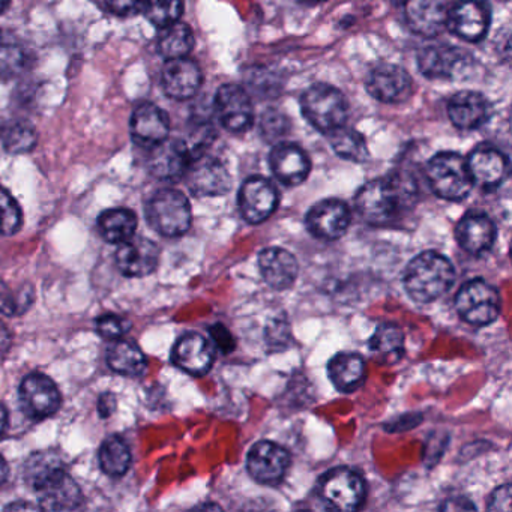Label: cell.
Instances as JSON below:
<instances>
[{
    "instance_id": "obj_7",
    "label": "cell",
    "mask_w": 512,
    "mask_h": 512,
    "mask_svg": "<svg viewBox=\"0 0 512 512\" xmlns=\"http://www.w3.org/2000/svg\"><path fill=\"white\" fill-rule=\"evenodd\" d=\"M458 313L470 325L485 326L493 323L500 313L499 292L484 280L464 284L455 299Z\"/></svg>"
},
{
    "instance_id": "obj_21",
    "label": "cell",
    "mask_w": 512,
    "mask_h": 512,
    "mask_svg": "<svg viewBox=\"0 0 512 512\" xmlns=\"http://www.w3.org/2000/svg\"><path fill=\"white\" fill-rule=\"evenodd\" d=\"M269 163L275 178L287 187L302 184L310 175V158L304 149L293 143H280L275 146Z\"/></svg>"
},
{
    "instance_id": "obj_43",
    "label": "cell",
    "mask_w": 512,
    "mask_h": 512,
    "mask_svg": "<svg viewBox=\"0 0 512 512\" xmlns=\"http://www.w3.org/2000/svg\"><path fill=\"white\" fill-rule=\"evenodd\" d=\"M211 338L214 340L215 346L221 350L223 353H230L235 350V340H233L232 334H230L229 329L226 326L214 325L211 329Z\"/></svg>"
},
{
    "instance_id": "obj_50",
    "label": "cell",
    "mask_w": 512,
    "mask_h": 512,
    "mask_svg": "<svg viewBox=\"0 0 512 512\" xmlns=\"http://www.w3.org/2000/svg\"><path fill=\"white\" fill-rule=\"evenodd\" d=\"M11 0H0V14L5 13L10 7Z\"/></svg>"
},
{
    "instance_id": "obj_38",
    "label": "cell",
    "mask_w": 512,
    "mask_h": 512,
    "mask_svg": "<svg viewBox=\"0 0 512 512\" xmlns=\"http://www.w3.org/2000/svg\"><path fill=\"white\" fill-rule=\"evenodd\" d=\"M34 302V290L31 286L13 290L7 283L0 281V311L7 316H20Z\"/></svg>"
},
{
    "instance_id": "obj_1",
    "label": "cell",
    "mask_w": 512,
    "mask_h": 512,
    "mask_svg": "<svg viewBox=\"0 0 512 512\" xmlns=\"http://www.w3.org/2000/svg\"><path fill=\"white\" fill-rule=\"evenodd\" d=\"M25 479L37 493L41 509L73 511L83 503L82 490L55 452L32 454L25 464Z\"/></svg>"
},
{
    "instance_id": "obj_42",
    "label": "cell",
    "mask_w": 512,
    "mask_h": 512,
    "mask_svg": "<svg viewBox=\"0 0 512 512\" xmlns=\"http://www.w3.org/2000/svg\"><path fill=\"white\" fill-rule=\"evenodd\" d=\"M107 5L118 16L130 17L143 13L148 0H107Z\"/></svg>"
},
{
    "instance_id": "obj_41",
    "label": "cell",
    "mask_w": 512,
    "mask_h": 512,
    "mask_svg": "<svg viewBox=\"0 0 512 512\" xmlns=\"http://www.w3.org/2000/svg\"><path fill=\"white\" fill-rule=\"evenodd\" d=\"M131 322L118 314H104L97 319V331L106 340H118L130 331Z\"/></svg>"
},
{
    "instance_id": "obj_33",
    "label": "cell",
    "mask_w": 512,
    "mask_h": 512,
    "mask_svg": "<svg viewBox=\"0 0 512 512\" xmlns=\"http://www.w3.org/2000/svg\"><path fill=\"white\" fill-rule=\"evenodd\" d=\"M194 47V35L190 26L184 23H173L163 28L158 38V52L167 61L172 59L187 58Z\"/></svg>"
},
{
    "instance_id": "obj_40",
    "label": "cell",
    "mask_w": 512,
    "mask_h": 512,
    "mask_svg": "<svg viewBox=\"0 0 512 512\" xmlns=\"http://www.w3.org/2000/svg\"><path fill=\"white\" fill-rule=\"evenodd\" d=\"M26 53L17 47L0 46V76L13 77L26 68Z\"/></svg>"
},
{
    "instance_id": "obj_6",
    "label": "cell",
    "mask_w": 512,
    "mask_h": 512,
    "mask_svg": "<svg viewBox=\"0 0 512 512\" xmlns=\"http://www.w3.org/2000/svg\"><path fill=\"white\" fill-rule=\"evenodd\" d=\"M146 218L155 232L167 238H176L190 229V202L181 191H158L146 205Z\"/></svg>"
},
{
    "instance_id": "obj_26",
    "label": "cell",
    "mask_w": 512,
    "mask_h": 512,
    "mask_svg": "<svg viewBox=\"0 0 512 512\" xmlns=\"http://www.w3.org/2000/svg\"><path fill=\"white\" fill-rule=\"evenodd\" d=\"M473 184L484 188L499 187L508 176L509 164L505 155L490 146L472 152L466 161Z\"/></svg>"
},
{
    "instance_id": "obj_34",
    "label": "cell",
    "mask_w": 512,
    "mask_h": 512,
    "mask_svg": "<svg viewBox=\"0 0 512 512\" xmlns=\"http://www.w3.org/2000/svg\"><path fill=\"white\" fill-rule=\"evenodd\" d=\"M101 469L109 476L125 475L131 466V451L122 437L110 436L104 440L98 452Z\"/></svg>"
},
{
    "instance_id": "obj_14",
    "label": "cell",
    "mask_w": 512,
    "mask_h": 512,
    "mask_svg": "<svg viewBox=\"0 0 512 512\" xmlns=\"http://www.w3.org/2000/svg\"><path fill=\"white\" fill-rule=\"evenodd\" d=\"M413 83L404 68L382 64L374 68L367 79V92L382 103H403L412 95Z\"/></svg>"
},
{
    "instance_id": "obj_53",
    "label": "cell",
    "mask_w": 512,
    "mask_h": 512,
    "mask_svg": "<svg viewBox=\"0 0 512 512\" xmlns=\"http://www.w3.org/2000/svg\"><path fill=\"white\" fill-rule=\"evenodd\" d=\"M0 130H2V119H0Z\"/></svg>"
},
{
    "instance_id": "obj_27",
    "label": "cell",
    "mask_w": 512,
    "mask_h": 512,
    "mask_svg": "<svg viewBox=\"0 0 512 512\" xmlns=\"http://www.w3.org/2000/svg\"><path fill=\"white\" fill-rule=\"evenodd\" d=\"M259 268L263 280L272 289H289L298 277V262L283 248H266L259 254Z\"/></svg>"
},
{
    "instance_id": "obj_44",
    "label": "cell",
    "mask_w": 512,
    "mask_h": 512,
    "mask_svg": "<svg viewBox=\"0 0 512 512\" xmlns=\"http://www.w3.org/2000/svg\"><path fill=\"white\" fill-rule=\"evenodd\" d=\"M487 508L490 511H511V487L502 485L491 494Z\"/></svg>"
},
{
    "instance_id": "obj_22",
    "label": "cell",
    "mask_w": 512,
    "mask_h": 512,
    "mask_svg": "<svg viewBox=\"0 0 512 512\" xmlns=\"http://www.w3.org/2000/svg\"><path fill=\"white\" fill-rule=\"evenodd\" d=\"M446 14L443 0H404V20L422 37H437L446 28Z\"/></svg>"
},
{
    "instance_id": "obj_46",
    "label": "cell",
    "mask_w": 512,
    "mask_h": 512,
    "mask_svg": "<svg viewBox=\"0 0 512 512\" xmlns=\"http://www.w3.org/2000/svg\"><path fill=\"white\" fill-rule=\"evenodd\" d=\"M458 505H454V500H448L446 505L442 506V509H475V506L466 499H458Z\"/></svg>"
},
{
    "instance_id": "obj_48",
    "label": "cell",
    "mask_w": 512,
    "mask_h": 512,
    "mask_svg": "<svg viewBox=\"0 0 512 512\" xmlns=\"http://www.w3.org/2000/svg\"><path fill=\"white\" fill-rule=\"evenodd\" d=\"M8 424V412L4 404L0 403V434L4 433Z\"/></svg>"
},
{
    "instance_id": "obj_35",
    "label": "cell",
    "mask_w": 512,
    "mask_h": 512,
    "mask_svg": "<svg viewBox=\"0 0 512 512\" xmlns=\"http://www.w3.org/2000/svg\"><path fill=\"white\" fill-rule=\"evenodd\" d=\"M329 137H331V146L335 154L340 155L344 160L364 163L370 157L365 137L353 128L343 125L329 133Z\"/></svg>"
},
{
    "instance_id": "obj_15",
    "label": "cell",
    "mask_w": 512,
    "mask_h": 512,
    "mask_svg": "<svg viewBox=\"0 0 512 512\" xmlns=\"http://www.w3.org/2000/svg\"><path fill=\"white\" fill-rule=\"evenodd\" d=\"M193 154L185 140L169 139L158 143L149 155V172L161 181H175L187 173Z\"/></svg>"
},
{
    "instance_id": "obj_24",
    "label": "cell",
    "mask_w": 512,
    "mask_h": 512,
    "mask_svg": "<svg viewBox=\"0 0 512 512\" xmlns=\"http://www.w3.org/2000/svg\"><path fill=\"white\" fill-rule=\"evenodd\" d=\"M172 359L185 373L203 376L214 364V349L200 334H187L173 347Z\"/></svg>"
},
{
    "instance_id": "obj_9",
    "label": "cell",
    "mask_w": 512,
    "mask_h": 512,
    "mask_svg": "<svg viewBox=\"0 0 512 512\" xmlns=\"http://www.w3.org/2000/svg\"><path fill=\"white\" fill-rule=\"evenodd\" d=\"M421 73L428 79H464L473 65L472 56L457 47L436 44L421 50L418 55Z\"/></svg>"
},
{
    "instance_id": "obj_17",
    "label": "cell",
    "mask_w": 512,
    "mask_h": 512,
    "mask_svg": "<svg viewBox=\"0 0 512 512\" xmlns=\"http://www.w3.org/2000/svg\"><path fill=\"white\" fill-rule=\"evenodd\" d=\"M349 206L337 199L316 203L307 215V227L314 236L326 241L341 238L350 226Z\"/></svg>"
},
{
    "instance_id": "obj_8",
    "label": "cell",
    "mask_w": 512,
    "mask_h": 512,
    "mask_svg": "<svg viewBox=\"0 0 512 512\" xmlns=\"http://www.w3.org/2000/svg\"><path fill=\"white\" fill-rule=\"evenodd\" d=\"M320 497L332 509L355 511L365 500V482L355 470L337 467L323 476Z\"/></svg>"
},
{
    "instance_id": "obj_32",
    "label": "cell",
    "mask_w": 512,
    "mask_h": 512,
    "mask_svg": "<svg viewBox=\"0 0 512 512\" xmlns=\"http://www.w3.org/2000/svg\"><path fill=\"white\" fill-rule=\"evenodd\" d=\"M107 362L116 373L130 377L140 376L146 368L145 353L131 341H116L107 352Z\"/></svg>"
},
{
    "instance_id": "obj_37",
    "label": "cell",
    "mask_w": 512,
    "mask_h": 512,
    "mask_svg": "<svg viewBox=\"0 0 512 512\" xmlns=\"http://www.w3.org/2000/svg\"><path fill=\"white\" fill-rule=\"evenodd\" d=\"M143 13L152 25L158 28H167L179 22L184 13V0H148Z\"/></svg>"
},
{
    "instance_id": "obj_10",
    "label": "cell",
    "mask_w": 512,
    "mask_h": 512,
    "mask_svg": "<svg viewBox=\"0 0 512 512\" xmlns=\"http://www.w3.org/2000/svg\"><path fill=\"white\" fill-rule=\"evenodd\" d=\"M19 398L23 412L34 419H46L55 415L62 401L56 383L43 373H32L23 379Z\"/></svg>"
},
{
    "instance_id": "obj_12",
    "label": "cell",
    "mask_w": 512,
    "mask_h": 512,
    "mask_svg": "<svg viewBox=\"0 0 512 512\" xmlns=\"http://www.w3.org/2000/svg\"><path fill=\"white\" fill-rule=\"evenodd\" d=\"M490 7L482 0H463L446 14V28L461 40L476 43L490 28Z\"/></svg>"
},
{
    "instance_id": "obj_28",
    "label": "cell",
    "mask_w": 512,
    "mask_h": 512,
    "mask_svg": "<svg viewBox=\"0 0 512 512\" xmlns=\"http://www.w3.org/2000/svg\"><path fill=\"white\" fill-rule=\"evenodd\" d=\"M458 244L467 253L481 254L490 250L496 239V226L491 218L479 212H470L461 218L457 227Z\"/></svg>"
},
{
    "instance_id": "obj_51",
    "label": "cell",
    "mask_w": 512,
    "mask_h": 512,
    "mask_svg": "<svg viewBox=\"0 0 512 512\" xmlns=\"http://www.w3.org/2000/svg\"><path fill=\"white\" fill-rule=\"evenodd\" d=\"M20 508V505H11L8 506V509H17ZM22 508H29V509H35L37 506L34 505H28V503H22Z\"/></svg>"
},
{
    "instance_id": "obj_36",
    "label": "cell",
    "mask_w": 512,
    "mask_h": 512,
    "mask_svg": "<svg viewBox=\"0 0 512 512\" xmlns=\"http://www.w3.org/2000/svg\"><path fill=\"white\" fill-rule=\"evenodd\" d=\"M0 139L10 154H28L37 145L38 134L29 122L16 121L2 125Z\"/></svg>"
},
{
    "instance_id": "obj_30",
    "label": "cell",
    "mask_w": 512,
    "mask_h": 512,
    "mask_svg": "<svg viewBox=\"0 0 512 512\" xmlns=\"http://www.w3.org/2000/svg\"><path fill=\"white\" fill-rule=\"evenodd\" d=\"M98 229L106 241L122 244L136 233V214L125 208L107 209L98 218Z\"/></svg>"
},
{
    "instance_id": "obj_23",
    "label": "cell",
    "mask_w": 512,
    "mask_h": 512,
    "mask_svg": "<svg viewBox=\"0 0 512 512\" xmlns=\"http://www.w3.org/2000/svg\"><path fill=\"white\" fill-rule=\"evenodd\" d=\"M170 121L167 113L155 104L145 103L134 110L131 134L140 146L154 148L169 137Z\"/></svg>"
},
{
    "instance_id": "obj_13",
    "label": "cell",
    "mask_w": 512,
    "mask_h": 512,
    "mask_svg": "<svg viewBox=\"0 0 512 512\" xmlns=\"http://www.w3.org/2000/svg\"><path fill=\"white\" fill-rule=\"evenodd\" d=\"M218 121L230 133H244L253 125L254 109L250 95L244 88L226 85L215 97Z\"/></svg>"
},
{
    "instance_id": "obj_20",
    "label": "cell",
    "mask_w": 512,
    "mask_h": 512,
    "mask_svg": "<svg viewBox=\"0 0 512 512\" xmlns=\"http://www.w3.org/2000/svg\"><path fill=\"white\" fill-rule=\"evenodd\" d=\"M202 82L199 65L187 58L167 61L161 74L164 92L173 100H190L199 92Z\"/></svg>"
},
{
    "instance_id": "obj_49",
    "label": "cell",
    "mask_w": 512,
    "mask_h": 512,
    "mask_svg": "<svg viewBox=\"0 0 512 512\" xmlns=\"http://www.w3.org/2000/svg\"><path fill=\"white\" fill-rule=\"evenodd\" d=\"M8 476V464L5 458L0 455V485L7 481Z\"/></svg>"
},
{
    "instance_id": "obj_54",
    "label": "cell",
    "mask_w": 512,
    "mask_h": 512,
    "mask_svg": "<svg viewBox=\"0 0 512 512\" xmlns=\"http://www.w3.org/2000/svg\"><path fill=\"white\" fill-rule=\"evenodd\" d=\"M311 2H320V0H311Z\"/></svg>"
},
{
    "instance_id": "obj_18",
    "label": "cell",
    "mask_w": 512,
    "mask_h": 512,
    "mask_svg": "<svg viewBox=\"0 0 512 512\" xmlns=\"http://www.w3.org/2000/svg\"><path fill=\"white\" fill-rule=\"evenodd\" d=\"M290 455L283 446L277 443H256L248 452L247 467L256 481L263 484H275L283 479L289 469Z\"/></svg>"
},
{
    "instance_id": "obj_2",
    "label": "cell",
    "mask_w": 512,
    "mask_h": 512,
    "mask_svg": "<svg viewBox=\"0 0 512 512\" xmlns=\"http://www.w3.org/2000/svg\"><path fill=\"white\" fill-rule=\"evenodd\" d=\"M413 188L401 176H386L365 184L356 194V211L374 226L391 223L412 200Z\"/></svg>"
},
{
    "instance_id": "obj_29",
    "label": "cell",
    "mask_w": 512,
    "mask_h": 512,
    "mask_svg": "<svg viewBox=\"0 0 512 512\" xmlns=\"http://www.w3.org/2000/svg\"><path fill=\"white\" fill-rule=\"evenodd\" d=\"M329 379L341 392H353L364 383L365 362L355 353H340L328 365Z\"/></svg>"
},
{
    "instance_id": "obj_52",
    "label": "cell",
    "mask_w": 512,
    "mask_h": 512,
    "mask_svg": "<svg viewBox=\"0 0 512 512\" xmlns=\"http://www.w3.org/2000/svg\"><path fill=\"white\" fill-rule=\"evenodd\" d=\"M0 43H2V32H0Z\"/></svg>"
},
{
    "instance_id": "obj_39",
    "label": "cell",
    "mask_w": 512,
    "mask_h": 512,
    "mask_svg": "<svg viewBox=\"0 0 512 512\" xmlns=\"http://www.w3.org/2000/svg\"><path fill=\"white\" fill-rule=\"evenodd\" d=\"M22 224V208L5 188L0 187V235H16L22 229Z\"/></svg>"
},
{
    "instance_id": "obj_25",
    "label": "cell",
    "mask_w": 512,
    "mask_h": 512,
    "mask_svg": "<svg viewBox=\"0 0 512 512\" xmlns=\"http://www.w3.org/2000/svg\"><path fill=\"white\" fill-rule=\"evenodd\" d=\"M490 110L487 98L475 91L458 92L448 103L449 119L464 131L482 127L490 118Z\"/></svg>"
},
{
    "instance_id": "obj_45",
    "label": "cell",
    "mask_w": 512,
    "mask_h": 512,
    "mask_svg": "<svg viewBox=\"0 0 512 512\" xmlns=\"http://www.w3.org/2000/svg\"><path fill=\"white\" fill-rule=\"evenodd\" d=\"M116 409V398L112 392H106V394L101 395L100 400H98V413H100L101 418H109Z\"/></svg>"
},
{
    "instance_id": "obj_5",
    "label": "cell",
    "mask_w": 512,
    "mask_h": 512,
    "mask_svg": "<svg viewBox=\"0 0 512 512\" xmlns=\"http://www.w3.org/2000/svg\"><path fill=\"white\" fill-rule=\"evenodd\" d=\"M431 190L440 199L458 202L467 197L473 187L466 160L455 152H440L427 166Z\"/></svg>"
},
{
    "instance_id": "obj_19",
    "label": "cell",
    "mask_w": 512,
    "mask_h": 512,
    "mask_svg": "<svg viewBox=\"0 0 512 512\" xmlns=\"http://www.w3.org/2000/svg\"><path fill=\"white\" fill-rule=\"evenodd\" d=\"M119 271L127 277L151 275L160 263V247L151 239L130 238L122 242L116 253Z\"/></svg>"
},
{
    "instance_id": "obj_3",
    "label": "cell",
    "mask_w": 512,
    "mask_h": 512,
    "mask_svg": "<svg viewBox=\"0 0 512 512\" xmlns=\"http://www.w3.org/2000/svg\"><path fill=\"white\" fill-rule=\"evenodd\" d=\"M454 266L436 251H425L407 265L404 287L410 298L428 304L442 298L454 284Z\"/></svg>"
},
{
    "instance_id": "obj_11",
    "label": "cell",
    "mask_w": 512,
    "mask_h": 512,
    "mask_svg": "<svg viewBox=\"0 0 512 512\" xmlns=\"http://www.w3.org/2000/svg\"><path fill=\"white\" fill-rule=\"evenodd\" d=\"M187 184L191 193L199 197L224 196L232 188L229 170L217 158L200 154L188 166Z\"/></svg>"
},
{
    "instance_id": "obj_4",
    "label": "cell",
    "mask_w": 512,
    "mask_h": 512,
    "mask_svg": "<svg viewBox=\"0 0 512 512\" xmlns=\"http://www.w3.org/2000/svg\"><path fill=\"white\" fill-rule=\"evenodd\" d=\"M304 118L316 130L329 134L346 124L349 104L340 89L329 85H314L301 98Z\"/></svg>"
},
{
    "instance_id": "obj_16",
    "label": "cell",
    "mask_w": 512,
    "mask_h": 512,
    "mask_svg": "<svg viewBox=\"0 0 512 512\" xmlns=\"http://www.w3.org/2000/svg\"><path fill=\"white\" fill-rule=\"evenodd\" d=\"M277 205V190L268 179L260 176L247 179L239 191V209L248 223L260 224L268 220Z\"/></svg>"
},
{
    "instance_id": "obj_31",
    "label": "cell",
    "mask_w": 512,
    "mask_h": 512,
    "mask_svg": "<svg viewBox=\"0 0 512 512\" xmlns=\"http://www.w3.org/2000/svg\"><path fill=\"white\" fill-rule=\"evenodd\" d=\"M371 352L385 364H395L404 355V334L394 323H382L368 341Z\"/></svg>"
},
{
    "instance_id": "obj_47",
    "label": "cell",
    "mask_w": 512,
    "mask_h": 512,
    "mask_svg": "<svg viewBox=\"0 0 512 512\" xmlns=\"http://www.w3.org/2000/svg\"><path fill=\"white\" fill-rule=\"evenodd\" d=\"M10 341L11 338L7 328L4 325H0V353H4L10 347Z\"/></svg>"
}]
</instances>
